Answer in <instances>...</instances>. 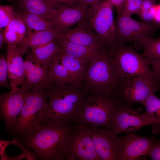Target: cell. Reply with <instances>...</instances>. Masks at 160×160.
<instances>
[{
	"label": "cell",
	"instance_id": "38",
	"mask_svg": "<svg viewBox=\"0 0 160 160\" xmlns=\"http://www.w3.org/2000/svg\"><path fill=\"white\" fill-rule=\"evenodd\" d=\"M113 6H115L118 13L122 12L126 0H108Z\"/></svg>",
	"mask_w": 160,
	"mask_h": 160
},
{
	"label": "cell",
	"instance_id": "41",
	"mask_svg": "<svg viewBox=\"0 0 160 160\" xmlns=\"http://www.w3.org/2000/svg\"><path fill=\"white\" fill-rule=\"evenodd\" d=\"M82 6L87 7L98 4L100 1L99 0H81Z\"/></svg>",
	"mask_w": 160,
	"mask_h": 160
},
{
	"label": "cell",
	"instance_id": "33",
	"mask_svg": "<svg viewBox=\"0 0 160 160\" xmlns=\"http://www.w3.org/2000/svg\"><path fill=\"white\" fill-rule=\"evenodd\" d=\"M54 9L82 6L81 0H49Z\"/></svg>",
	"mask_w": 160,
	"mask_h": 160
},
{
	"label": "cell",
	"instance_id": "15",
	"mask_svg": "<svg viewBox=\"0 0 160 160\" xmlns=\"http://www.w3.org/2000/svg\"><path fill=\"white\" fill-rule=\"evenodd\" d=\"M121 139L120 160H136L147 156L155 140L153 137H142L132 133Z\"/></svg>",
	"mask_w": 160,
	"mask_h": 160
},
{
	"label": "cell",
	"instance_id": "8",
	"mask_svg": "<svg viewBox=\"0 0 160 160\" xmlns=\"http://www.w3.org/2000/svg\"><path fill=\"white\" fill-rule=\"evenodd\" d=\"M142 110L141 108H135L131 105L120 102L118 110L112 119L111 129L117 134L122 132L132 134L150 124L157 125L160 129V122L149 117L145 113H141Z\"/></svg>",
	"mask_w": 160,
	"mask_h": 160
},
{
	"label": "cell",
	"instance_id": "37",
	"mask_svg": "<svg viewBox=\"0 0 160 160\" xmlns=\"http://www.w3.org/2000/svg\"><path fill=\"white\" fill-rule=\"evenodd\" d=\"M148 60L152 67V71L160 78V59Z\"/></svg>",
	"mask_w": 160,
	"mask_h": 160
},
{
	"label": "cell",
	"instance_id": "1",
	"mask_svg": "<svg viewBox=\"0 0 160 160\" xmlns=\"http://www.w3.org/2000/svg\"><path fill=\"white\" fill-rule=\"evenodd\" d=\"M73 125L40 123L16 139L32 149L38 159L67 160Z\"/></svg>",
	"mask_w": 160,
	"mask_h": 160
},
{
	"label": "cell",
	"instance_id": "14",
	"mask_svg": "<svg viewBox=\"0 0 160 160\" xmlns=\"http://www.w3.org/2000/svg\"><path fill=\"white\" fill-rule=\"evenodd\" d=\"M58 38L92 48L99 52L108 50L107 47L91 28L87 18L78 23L75 27L60 34Z\"/></svg>",
	"mask_w": 160,
	"mask_h": 160
},
{
	"label": "cell",
	"instance_id": "7",
	"mask_svg": "<svg viewBox=\"0 0 160 160\" xmlns=\"http://www.w3.org/2000/svg\"><path fill=\"white\" fill-rule=\"evenodd\" d=\"M113 5L108 0L88 7V23L109 50L117 46Z\"/></svg>",
	"mask_w": 160,
	"mask_h": 160
},
{
	"label": "cell",
	"instance_id": "34",
	"mask_svg": "<svg viewBox=\"0 0 160 160\" xmlns=\"http://www.w3.org/2000/svg\"><path fill=\"white\" fill-rule=\"evenodd\" d=\"M12 140H13L12 144L17 146L23 151V152L25 155L27 160H36L38 159L36 153L34 151L32 152L29 149V148H28L18 139L14 137Z\"/></svg>",
	"mask_w": 160,
	"mask_h": 160
},
{
	"label": "cell",
	"instance_id": "13",
	"mask_svg": "<svg viewBox=\"0 0 160 160\" xmlns=\"http://www.w3.org/2000/svg\"><path fill=\"white\" fill-rule=\"evenodd\" d=\"M23 85L15 90L0 95V116L8 132L12 129L25 103L27 94L31 89Z\"/></svg>",
	"mask_w": 160,
	"mask_h": 160
},
{
	"label": "cell",
	"instance_id": "32",
	"mask_svg": "<svg viewBox=\"0 0 160 160\" xmlns=\"http://www.w3.org/2000/svg\"><path fill=\"white\" fill-rule=\"evenodd\" d=\"M8 73L6 57L3 54L0 56V86L1 87H11L8 82Z\"/></svg>",
	"mask_w": 160,
	"mask_h": 160
},
{
	"label": "cell",
	"instance_id": "3",
	"mask_svg": "<svg viewBox=\"0 0 160 160\" xmlns=\"http://www.w3.org/2000/svg\"><path fill=\"white\" fill-rule=\"evenodd\" d=\"M94 92L84 98L78 123L111 129L112 119L118 110L120 101L115 95Z\"/></svg>",
	"mask_w": 160,
	"mask_h": 160
},
{
	"label": "cell",
	"instance_id": "39",
	"mask_svg": "<svg viewBox=\"0 0 160 160\" xmlns=\"http://www.w3.org/2000/svg\"><path fill=\"white\" fill-rule=\"evenodd\" d=\"M1 156L0 160H19L23 159L25 157L24 153L23 152L18 156L10 157L7 155L5 151L2 154H0Z\"/></svg>",
	"mask_w": 160,
	"mask_h": 160
},
{
	"label": "cell",
	"instance_id": "18",
	"mask_svg": "<svg viewBox=\"0 0 160 160\" xmlns=\"http://www.w3.org/2000/svg\"><path fill=\"white\" fill-rule=\"evenodd\" d=\"M26 78L23 85L32 89L38 86H46L49 82L47 79L48 70L43 66L34 57L31 52L28 53L24 60Z\"/></svg>",
	"mask_w": 160,
	"mask_h": 160
},
{
	"label": "cell",
	"instance_id": "44",
	"mask_svg": "<svg viewBox=\"0 0 160 160\" xmlns=\"http://www.w3.org/2000/svg\"><path fill=\"white\" fill-rule=\"evenodd\" d=\"M2 0H6V1H8L10 2V1H12L13 0H0V1H2Z\"/></svg>",
	"mask_w": 160,
	"mask_h": 160
},
{
	"label": "cell",
	"instance_id": "28",
	"mask_svg": "<svg viewBox=\"0 0 160 160\" xmlns=\"http://www.w3.org/2000/svg\"><path fill=\"white\" fill-rule=\"evenodd\" d=\"M156 0H143L140 9L138 14L145 22L154 21L156 14Z\"/></svg>",
	"mask_w": 160,
	"mask_h": 160
},
{
	"label": "cell",
	"instance_id": "5",
	"mask_svg": "<svg viewBox=\"0 0 160 160\" xmlns=\"http://www.w3.org/2000/svg\"><path fill=\"white\" fill-rule=\"evenodd\" d=\"M84 79L93 92L115 95L117 86L124 79L108 51L101 53L91 62Z\"/></svg>",
	"mask_w": 160,
	"mask_h": 160
},
{
	"label": "cell",
	"instance_id": "21",
	"mask_svg": "<svg viewBox=\"0 0 160 160\" xmlns=\"http://www.w3.org/2000/svg\"><path fill=\"white\" fill-rule=\"evenodd\" d=\"M32 49L31 52L34 57L48 70L50 65L62 52L59 45L55 41Z\"/></svg>",
	"mask_w": 160,
	"mask_h": 160
},
{
	"label": "cell",
	"instance_id": "36",
	"mask_svg": "<svg viewBox=\"0 0 160 160\" xmlns=\"http://www.w3.org/2000/svg\"><path fill=\"white\" fill-rule=\"evenodd\" d=\"M147 156L153 160H160V140H155Z\"/></svg>",
	"mask_w": 160,
	"mask_h": 160
},
{
	"label": "cell",
	"instance_id": "2",
	"mask_svg": "<svg viewBox=\"0 0 160 160\" xmlns=\"http://www.w3.org/2000/svg\"><path fill=\"white\" fill-rule=\"evenodd\" d=\"M78 86L51 83L47 87L48 106L39 123L73 125L78 123L81 105L85 96Z\"/></svg>",
	"mask_w": 160,
	"mask_h": 160
},
{
	"label": "cell",
	"instance_id": "6",
	"mask_svg": "<svg viewBox=\"0 0 160 160\" xmlns=\"http://www.w3.org/2000/svg\"><path fill=\"white\" fill-rule=\"evenodd\" d=\"M47 87H35L28 92L19 115L9 132L10 135L18 138L40 123L42 115L48 106Z\"/></svg>",
	"mask_w": 160,
	"mask_h": 160
},
{
	"label": "cell",
	"instance_id": "12",
	"mask_svg": "<svg viewBox=\"0 0 160 160\" xmlns=\"http://www.w3.org/2000/svg\"><path fill=\"white\" fill-rule=\"evenodd\" d=\"M159 89L139 78H126L120 82L115 91L116 95L121 102L131 105L134 103L143 104L152 92Z\"/></svg>",
	"mask_w": 160,
	"mask_h": 160
},
{
	"label": "cell",
	"instance_id": "11",
	"mask_svg": "<svg viewBox=\"0 0 160 160\" xmlns=\"http://www.w3.org/2000/svg\"><path fill=\"white\" fill-rule=\"evenodd\" d=\"M88 127L95 151L101 159L120 160L121 137L111 129Z\"/></svg>",
	"mask_w": 160,
	"mask_h": 160
},
{
	"label": "cell",
	"instance_id": "25",
	"mask_svg": "<svg viewBox=\"0 0 160 160\" xmlns=\"http://www.w3.org/2000/svg\"><path fill=\"white\" fill-rule=\"evenodd\" d=\"M28 31H41L55 28L53 22L40 15L23 12L20 14Z\"/></svg>",
	"mask_w": 160,
	"mask_h": 160
},
{
	"label": "cell",
	"instance_id": "20",
	"mask_svg": "<svg viewBox=\"0 0 160 160\" xmlns=\"http://www.w3.org/2000/svg\"><path fill=\"white\" fill-rule=\"evenodd\" d=\"M56 42L59 44L62 52L87 63L91 62L101 53L92 48L72 42L58 38Z\"/></svg>",
	"mask_w": 160,
	"mask_h": 160
},
{
	"label": "cell",
	"instance_id": "24",
	"mask_svg": "<svg viewBox=\"0 0 160 160\" xmlns=\"http://www.w3.org/2000/svg\"><path fill=\"white\" fill-rule=\"evenodd\" d=\"M47 79L51 83L67 84H76L67 69L61 63L57 57L50 66Z\"/></svg>",
	"mask_w": 160,
	"mask_h": 160
},
{
	"label": "cell",
	"instance_id": "35",
	"mask_svg": "<svg viewBox=\"0 0 160 160\" xmlns=\"http://www.w3.org/2000/svg\"><path fill=\"white\" fill-rule=\"evenodd\" d=\"M4 36L7 45H17L20 41L16 33L6 27L4 31Z\"/></svg>",
	"mask_w": 160,
	"mask_h": 160
},
{
	"label": "cell",
	"instance_id": "9",
	"mask_svg": "<svg viewBox=\"0 0 160 160\" xmlns=\"http://www.w3.org/2000/svg\"><path fill=\"white\" fill-rule=\"evenodd\" d=\"M115 23L117 45L131 42L139 45L141 41L159 29L156 25L137 21L121 12L118 13Z\"/></svg>",
	"mask_w": 160,
	"mask_h": 160
},
{
	"label": "cell",
	"instance_id": "23",
	"mask_svg": "<svg viewBox=\"0 0 160 160\" xmlns=\"http://www.w3.org/2000/svg\"><path fill=\"white\" fill-rule=\"evenodd\" d=\"M17 1L18 7L23 12L36 14L51 20L52 13L54 8L49 0Z\"/></svg>",
	"mask_w": 160,
	"mask_h": 160
},
{
	"label": "cell",
	"instance_id": "27",
	"mask_svg": "<svg viewBox=\"0 0 160 160\" xmlns=\"http://www.w3.org/2000/svg\"><path fill=\"white\" fill-rule=\"evenodd\" d=\"M153 92L143 104L146 109L145 114L149 117L160 122V99Z\"/></svg>",
	"mask_w": 160,
	"mask_h": 160
},
{
	"label": "cell",
	"instance_id": "29",
	"mask_svg": "<svg viewBox=\"0 0 160 160\" xmlns=\"http://www.w3.org/2000/svg\"><path fill=\"white\" fill-rule=\"evenodd\" d=\"M6 27L16 33L18 38L19 43L25 36L27 28L22 20L20 14H16Z\"/></svg>",
	"mask_w": 160,
	"mask_h": 160
},
{
	"label": "cell",
	"instance_id": "17",
	"mask_svg": "<svg viewBox=\"0 0 160 160\" xmlns=\"http://www.w3.org/2000/svg\"><path fill=\"white\" fill-rule=\"evenodd\" d=\"M24 55L17 45H7L6 58L8 78L13 90L17 89L26 82L23 58Z\"/></svg>",
	"mask_w": 160,
	"mask_h": 160
},
{
	"label": "cell",
	"instance_id": "42",
	"mask_svg": "<svg viewBox=\"0 0 160 160\" xmlns=\"http://www.w3.org/2000/svg\"><path fill=\"white\" fill-rule=\"evenodd\" d=\"M156 14L154 21L160 24V5L156 6Z\"/></svg>",
	"mask_w": 160,
	"mask_h": 160
},
{
	"label": "cell",
	"instance_id": "26",
	"mask_svg": "<svg viewBox=\"0 0 160 160\" xmlns=\"http://www.w3.org/2000/svg\"><path fill=\"white\" fill-rule=\"evenodd\" d=\"M139 45L143 49V56L148 59H160V38L149 36L141 41Z\"/></svg>",
	"mask_w": 160,
	"mask_h": 160
},
{
	"label": "cell",
	"instance_id": "43",
	"mask_svg": "<svg viewBox=\"0 0 160 160\" xmlns=\"http://www.w3.org/2000/svg\"><path fill=\"white\" fill-rule=\"evenodd\" d=\"M6 43L4 36V31L2 30L0 31V48L2 49L3 44Z\"/></svg>",
	"mask_w": 160,
	"mask_h": 160
},
{
	"label": "cell",
	"instance_id": "4",
	"mask_svg": "<svg viewBox=\"0 0 160 160\" xmlns=\"http://www.w3.org/2000/svg\"><path fill=\"white\" fill-rule=\"evenodd\" d=\"M117 70L124 79H142L160 90V78L149 66L148 60L131 45H118L110 51Z\"/></svg>",
	"mask_w": 160,
	"mask_h": 160
},
{
	"label": "cell",
	"instance_id": "31",
	"mask_svg": "<svg viewBox=\"0 0 160 160\" xmlns=\"http://www.w3.org/2000/svg\"><path fill=\"white\" fill-rule=\"evenodd\" d=\"M143 1L126 0L121 13L130 17L134 14L138 15L140 9Z\"/></svg>",
	"mask_w": 160,
	"mask_h": 160
},
{
	"label": "cell",
	"instance_id": "40",
	"mask_svg": "<svg viewBox=\"0 0 160 160\" xmlns=\"http://www.w3.org/2000/svg\"><path fill=\"white\" fill-rule=\"evenodd\" d=\"M13 140L9 141L0 140V154H2L5 151V150L9 144H12Z\"/></svg>",
	"mask_w": 160,
	"mask_h": 160
},
{
	"label": "cell",
	"instance_id": "22",
	"mask_svg": "<svg viewBox=\"0 0 160 160\" xmlns=\"http://www.w3.org/2000/svg\"><path fill=\"white\" fill-rule=\"evenodd\" d=\"M57 57L61 63L68 70L76 83L79 84L84 79L88 64L62 52Z\"/></svg>",
	"mask_w": 160,
	"mask_h": 160
},
{
	"label": "cell",
	"instance_id": "10",
	"mask_svg": "<svg viewBox=\"0 0 160 160\" xmlns=\"http://www.w3.org/2000/svg\"><path fill=\"white\" fill-rule=\"evenodd\" d=\"M102 160L95 150L88 127L73 125L67 160Z\"/></svg>",
	"mask_w": 160,
	"mask_h": 160
},
{
	"label": "cell",
	"instance_id": "16",
	"mask_svg": "<svg viewBox=\"0 0 160 160\" xmlns=\"http://www.w3.org/2000/svg\"><path fill=\"white\" fill-rule=\"evenodd\" d=\"M88 7L80 6L74 7H62L54 9L51 20L55 28L61 34L70 30L74 25L86 18Z\"/></svg>",
	"mask_w": 160,
	"mask_h": 160
},
{
	"label": "cell",
	"instance_id": "45",
	"mask_svg": "<svg viewBox=\"0 0 160 160\" xmlns=\"http://www.w3.org/2000/svg\"></svg>",
	"mask_w": 160,
	"mask_h": 160
},
{
	"label": "cell",
	"instance_id": "19",
	"mask_svg": "<svg viewBox=\"0 0 160 160\" xmlns=\"http://www.w3.org/2000/svg\"><path fill=\"white\" fill-rule=\"evenodd\" d=\"M61 34L56 28L32 32L28 31L25 36L17 46L24 54L28 49L55 41Z\"/></svg>",
	"mask_w": 160,
	"mask_h": 160
},
{
	"label": "cell",
	"instance_id": "30",
	"mask_svg": "<svg viewBox=\"0 0 160 160\" xmlns=\"http://www.w3.org/2000/svg\"><path fill=\"white\" fill-rule=\"evenodd\" d=\"M13 7L10 6H0V29L5 28L15 16Z\"/></svg>",
	"mask_w": 160,
	"mask_h": 160
}]
</instances>
